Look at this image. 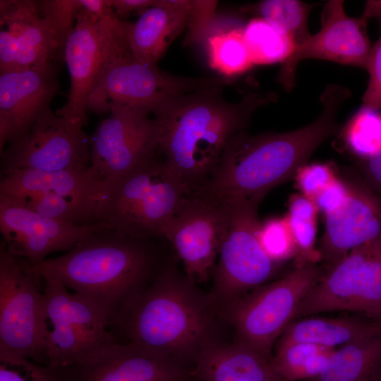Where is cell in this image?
Returning <instances> with one entry per match:
<instances>
[{"mask_svg": "<svg viewBox=\"0 0 381 381\" xmlns=\"http://www.w3.org/2000/svg\"><path fill=\"white\" fill-rule=\"evenodd\" d=\"M159 154L121 179L100 206V220L141 239H164L163 231L189 192Z\"/></svg>", "mask_w": 381, "mask_h": 381, "instance_id": "6", "label": "cell"}, {"mask_svg": "<svg viewBox=\"0 0 381 381\" xmlns=\"http://www.w3.org/2000/svg\"><path fill=\"white\" fill-rule=\"evenodd\" d=\"M156 2L157 0H109L115 14L121 20L133 13L140 15Z\"/></svg>", "mask_w": 381, "mask_h": 381, "instance_id": "42", "label": "cell"}, {"mask_svg": "<svg viewBox=\"0 0 381 381\" xmlns=\"http://www.w3.org/2000/svg\"><path fill=\"white\" fill-rule=\"evenodd\" d=\"M318 212L315 202L303 194L290 196L285 217L296 246V266L316 264L322 260L319 250L315 248Z\"/></svg>", "mask_w": 381, "mask_h": 381, "instance_id": "31", "label": "cell"}, {"mask_svg": "<svg viewBox=\"0 0 381 381\" xmlns=\"http://www.w3.org/2000/svg\"><path fill=\"white\" fill-rule=\"evenodd\" d=\"M222 89L192 92L150 111L157 125L159 153L189 195L207 183L229 140L245 131L256 111L277 99L273 92H250L229 102Z\"/></svg>", "mask_w": 381, "mask_h": 381, "instance_id": "2", "label": "cell"}, {"mask_svg": "<svg viewBox=\"0 0 381 381\" xmlns=\"http://www.w3.org/2000/svg\"><path fill=\"white\" fill-rule=\"evenodd\" d=\"M260 202L244 199L229 202V224L212 273L213 286L209 294L218 312L265 284L279 267L280 264L266 253L259 240Z\"/></svg>", "mask_w": 381, "mask_h": 381, "instance_id": "8", "label": "cell"}, {"mask_svg": "<svg viewBox=\"0 0 381 381\" xmlns=\"http://www.w3.org/2000/svg\"><path fill=\"white\" fill-rule=\"evenodd\" d=\"M314 6L298 0H264L245 5L240 10L257 15L258 18L291 35L298 45L311 35L308 19Z\"/></svg>", "mask_w": 381, "mask_h": 381, "instance_id": "30", "label": "cell"}, {"mask_svg": "<svg viewBox=\"0 0 381 381\" xmlns=\"http://www.w3.org/2000/svg\"><path fill=\"white\" fill-rule=\"evenodd\" d=\"M335 349L307 343L277 348L271 365L282 381L315 379L323 370Z\"/></svg>", "mask_w": 381, "mask_h": 381, "instance_id": "28", "label": "cell"}, {"mask_svg": "<svg viewBox=\"0 0 381 381\" xmlns=\"http://www.w3.org/2000/svg\"><path fill=\"white\" fill-rule=\"evenodd\" d=\"M270 361L238 342L212 341L200 352L190 373L202 381H282Z\"/></svg>", "mask_w": 381, "mask_h": 381, "instance_id": "23", "label": "cell"}, {"mask_svg": "<svg viewBox=\"0 0 381 381\" xmlns=\"http://www.w3.org/2000/svg\"><path fill=\"white\" fill-rule=\"evenodd\" d=\"M360 176L368 186L381 196V153L362 160H357Z\"/></svg>", "mask_w": 381, "mask_h": 381, "instance_id": "41", "label": "cell"}, {"mask_svg": "<svg viewBox=\"0 0 381 381\" xmlns=\"http://www.w3.org/2000/svg\"><path fill=\"white\" fill-rule=\"evenodd\" d=\"M8 198L44 217L62 222L89 224L101 222L98 204L85 198L47 193Z\"/></svg>", "mask_w": 381, "mask_h": 381, "instance_id": "29", "label": "cell"}, {"mask_svg": "<svg viewBox=\"0 0 381 381\" xmlns=\"http://www.w3.org/2000/svg\"><path fill=\"white\" fill-rule=\"evenodd\" d=\"M338 176L334 168L327 163L305 164L297 169L294 179L301 193L311 200Z\"/></svg>", "mask_w": 381, "mask_h": 381, "instance_id": "39", "label": "cell"}, {"mask_svg": "<svg viewBox=\"0 0 381 381\" xmlns=\"http://www.w3.org/2000/svg\"><path fill=\"white\" fill-rule=\"evenodd\" d=\"M47 365L68 367L96 349L117 340L95 305L59 281L42 277Z\"/></svg>", "mask_w": 381, "mask_h": 381, "instance_id": "12", "label": "cell"}, {"mask_svg": "<svg viewBox=\"0 0 381 381\" xmlns=\"http://www.w3.org/2000/svg\"><path fill=\"white\" fill-rule=\"evenodd\" d=\"M321 276L313 263L296 266L279 279L246 294L220 313L234 328L236 342L271 360L272 347Z\"/></svg>", "mask_w": 381, "mask_h": 381, "instance_id": "7", "label": "cell"}, {"mask_svg": "<svg viewBox=\"0 0 381 381\" xmlns=\"http://www.w3.org/2000/svg\"><path fill=\"white\" fill-rule=\"evenodd\" d=\"M381 371V334L334 350L315 381H375Z\"/></svg>", "mask_w": 381, "mask_h": 381, "instance_id": "26", "label": "cell"}, {"mask_svg": "<svg viewBox=\"0 0 381 381\" xmlns=\"http://www.w3.org/2000/svg\"><path fill=\"white\" fill-rule=\"evenodd\" d=\"M192 4V0H157L135 23L127 22V40L134 58L157 65L187 25Z\"/></svg>", "mask_w": 381, "mask_h": 381, "instance_id": "22", "label": "cell"}, {"mask_svg": "<svg viewBox=\"0 0 381 381\" xmlns=\"http://www.w3.org/2000/svg\"><path fill=\"white\" fill-rule=\"evenodd\" d=\"M65 368V381H183L184 365L132 342L115 340Z\"/></svg>", "mask_w": 381, "mask_h": 381, "instance_id": "18", "label": "cell"}, {"mask_svg": "<svg viewBox=\"0 0 381 381\" xmlns=\"http://www.w3.org/2000/svg\"><path fill=\"white\" fill-rule=\"evenodd\" d=\"M43 279L0 243V350L47 364Z\"/></svg>", "mask_w": 381, "mask_h": 381, "instance_id": "9", "label": "cell"}, {"mask_svg": "<svg viewBox=\"0 0 381 381\" xmlns=\"http://www.w3.org/2000/svg\"><path fill=\"white\" fill-rule=\"evenodd\" d=\"M344 176L349 186V197L341 209L324 216L319 251L327 267L381 234V196L360 175Z\"/></svg>", "mask_w": 381, "mask_h": 381, "instance_id": "20", "label": "cell"}, {"mask_svg": "<svg viewBox=\"0 0 381 381\" xmlns=\"http://www.w3.org/2000/svg\"><path fill=\"white\" fill-rule=\"evenodd\" d=\"M109 112L90 139V170L100 206L121 179L159 154L157 125L149 110L113 105Z\"/></svg>", "mask_w": 381, "mask_h": 381, "instance_id": "11", "label": "cell"}, {"mask_svg": "<svg viewBox=\"0 0 381 381\" xmlns=\"http://www.w3.org/2000/svg\"><path fill=\"white\" fill-rule=\"evenodd\" d=\"M361 16L368 21L376 19L380 26V36L372 46L366 68L370 77L362 106L381 109V0L367 1Z\"/></svg>", "mask_w": 381, "mask_h": 381, "instance_id": "36", "label": "cell"}, {"mask_svg": "<svg viewBox=\"0 0 381 381\" xmlns=\"http://www.w3.org/2000/svg\"><path fill=\"white\" fill-rule=\"evenodd\" d=\"M184 381V380H183Z\"/></svg>", "mask_w": 381, "mask_h": 381, "instance_id": "45", "label": "cell"}, {"mask_svg": "<svg viewBox=\"0 0 381 381\" xmlns=\"http://www.w3.org/2000/svg\"><path fill=\"white\" fill-rule=\"evenodd\" d=\"M231 83L224 78L176 75L157 65L136 59L131 52L124 27L111 44L88 97L87 109L105 113L113 105H125L150 111L186 94L222 88Z\"/></svg>", "mask_w": 381, "mask_h": 381, "instance_id": "5", "label": "cell"}, {"mask_svg": "<svg viewBox=\"0 0 381 381\" xmlns=\"http://www.w3.org/2000/svg\"><path fill=\"white\" fill-rule=\"evenodd\" d=\"M0 25L17 42L16 68L49 65L61 54L55 32L38 1L1 0Z\"/></svg>", "mask_w": 381, "mask_h": 381, "instance_id": "21", "label": "cell"}, {"mask_svg": "<svg viewBox=\"0 0 381 381\" xmlns=\"http://www.w3.org/2000/svg\"><path fill=\"white\" fill-rule=\"evenodd\" d=\"M160 240L125 236L108 226L34 269L92 303L111 324L158 272L166 258Z\"/></svg>", "mask_w": 381, "mask_h": 381, "instance_id": "4", "label": "cell"}, {"mask_svg": "<svg viewBox=\"0 0 381 381\" xmlns=\"http://www.w3.org/2000/svg\"><path fill=\"white\" fill-rule=\"evenodd\" d=\"M244 27L218 25L203 42L210 67L226 76L241 73L254 66L243 33Z\"/></svg>", "mask_w": 381, "mask_h": 381, "instance_id": "27", "label": "cell"}, {"mask_svg": "<svg viewBox=\"0 0 381 381\" xmlns=\"http://www.w3.org/2000/svg\"><path fill=\"white\" fill-rule=\"evenodd\" d=\"M47 193L85 198L100 207L97 186L90 168L59 171L18 169L1 176V197L16 198Z\"/></svg>", "mask_w": 381, "mask_h": 381, "instance_id": "24", "label": "cell"}, {"mask_svg": "<svg viewBox=\"0 0 381 381\" xmlns=\"http://www.w3.org/2000/svg\"><path fill=\"white\" fill-rule=\"evenodd\" d=\"M124 23L117 16L99 20L82 8L77 14L62 52L70 75V90L66 102L56 114L78 128H83L87 123L88 97Z\"/></svg>", "mask_w": 381, "mask_h": 381, "instance_id": "14", "label": "cell"}, {"mask_svg": "<svg viewBox=\"0 0 381 381\" xmlns=\"http://www.w3.org/2000/svg\"><path fill=\"white\" fill-rule=\"evenodd\" d=\"M230 214L229 203L188 195L164 229L163 238L182 262L184 273L196 284L212 276Z\"/></svg>", "mask_w": 381, "mask_h": 381, "instance_id": "13", "label": "cell"}, {"mask_svg": "<svg viewBox=\"0 0 381 381\" xmlns=\"http://www.w3.org/2000/svg\"><path fill=\"white\" fill-rule=\"evenodd\" d=\"M243 33L254 65L283 63L297 45L291 35L260 18L250 20L244 27Z\"/></svg>", "mask_w": 381, "mask_h": 381, "instance_id": "32", "label": "cell"}, {"mask_svg": "<svg viewBox=\"0 0 381 381\" xmlns=\"http://www.w3.org/2000/svg\"><path fill=\"white\" fill-rule=\"evenodd\" d=\"M375 381H381V371L378 374L377 377H376Z\"/></svg>", "mask_w": 381, "mask_h": 381, "instance_id": "44", "label": "cell"}, {"mask_svg": "<svg viewBox=\"0 0 381 381\" xmlns=\"http://www.w3.org/2000/svg\"><path fill=\"white\" fill-rule=\"evenodd\" d=\"M65 368L0 350V381H65Z\"/></svg>", "mask_w": 381, "mask_h": 381, "instance_id": "34", "label": "cell"}, {"mask_svg": "<svg viewBox=\"0 0 381 381\" xmlns=\"http://www.w3.org/2000/svg\"><path fill=\"white\" fill-rule=\"evenodd\" d=\"M258 237L270 258L277 263L296 257V246L288 221L272 217L260 223Z\"/></svg>", "mask_w": 381, "mask_h": 381, "instance_id": "35", "label": "cell"}, {"mask_svg": "<svg viewBox=\"0 0 381 381\" xmlns=\"http://www.w3.org/2000/svg\"><path fill=\"white\" fill-rule=\"evenodd\" d=\"M351 95L346 87L328 85L320 98V116L308 125L283 133H237L226 145L207 183L193 194L221 202H261L270 190L294 177L326 140L339 134L337 114Z\"/></svg>", "mask_w": 381, "mask_h": 381, "instance_id": "1", "label": "cell"}, {"mask_svg": "<svg viewBox=\"0 0 381 381\" xmlns=\"http://www.w3.org/2000/svg\"><path fill=\"white\" fill-rule=\"evenodd\" d=\"M39 9L44 18L51 24L61 54L65 42L74 28L76 16L81 9L78 0L38 1Z\"/></svg>", "mask_w": 381, "mask_h": 381, "instance_id": "37", "label": "cell"}, {"mask_svg": "<svg viewBox=\"0 0 381 381\" xmlns=\"http://www.w3.org/2000/svg\"><path fill=\"white\" fill-rule=\"evenodd\" d=\"M204 294L167 256L150 284L109 325L114 337L168 356L181 364L195 361L212 341L215 312Z\"/></svg>", "mask_w": 381, "mask_h": 381, "instance_id": "3", "label": "cell"}, {"mask_svg": "<svg viewBox=\"0 0 381 381\" xmlns=\"http://www.w3.org/2000/svg\"><path fill=\"white\" fill-rule=\"evenodd\" d=\"M346 148L357 160L381 153V109L361 106L339 133Z\"/></svg>", "mask_w": 381, "mask_h": 381, "instance_id": "33", "label": "cell"}, {"mask_svg": "<svg viewBox=\"0 0 381 381\" xmlns=\"http://www.w3.org/2000/svg\"><path fill=\"white\" fill-rule=\"evenodd\" d=\"M109 226L104 222L73 224L44 217L5 197H0L1 242L11 254L35 266L52 253L68 251Z\"/></svg>", "mask_w": 381, "mask_h": 381, "instance_id": "17", "label": "cell"}, {"mask_svg": "<svg viewBox=\"0 0 381 381\" xmlns=\"http://www.w3.org/2000/svg\"><path fill=\"white\" fill-rule=\"evenodd\" d=\"M82 9L85 10L99 20L116 17L109 0H78Z\"/></svg>", "mask_w": 381, "mask_h": 381, "instance_id": "43", "label": "cell"}, {"mask_svg": "<svg viewBox=\"0 0 381 381\" xmlns=\"http://www.w3.org/2000/svg\"><path fill=\"white\" fill-rule=\"evenodd\" d=\"M90 167V143L83 128L51 109L1 153V176L18 169L59 171Z\"/></svg>", "mask_w": 381, "mask_h": 381, "instance_id": "15", "label": "cell"}, {"mask_svg": "<svg viewBox=\"0 0 381 381\" xmlns=\"http://www.w3.org/2000/svg\"><path fill=\"white\" fill-rule=\"evenodd\" d=\"M217 1L194 0L188 16L186 42L203 44L211 30L217 23Z\"/></svg>", "mask_w": 381, "mask_h": 381, "instance_id": "38", "label": "cell"}, {"mask_svg": "<svg viewBox=\"0 0 381 381\" xmlns=\"http://www.w3.org/2000/svg\"><path fill=\"white\" fill-rule=\"evenodd\" d=\"M342 0L328 1L321 13V28L298 44L280 68L278 82L286 91L295 85L298 64L306 59L330 61L367 68L372 46L367 34L368 20L348 16Z\"/></svg>", "mask_w": 381, "mask_h": 381, "instance_id": "16", "label": "cell"}, {"mask_svg": "<svg viewBox=\"0 0 381 381\" xmlns=\"http://www.w3.org/2000/svg\"><path fill=\"white\" fill-rule=\"evenodd\" d=\"M333 311L362 313L381 322V234L327 267L293 321Z\"/></svg>", "mask_w": 381, "mask_h": 381, "instance_id": "10", "label": "cell"}, {"mask_svg": "<svg viewBox=\"0 0 381 381\" xmlns=\"http://www.w3.org/2000/svg\"><path fill=\"white\" fill-rule=\"evenodd\" d=\"M350 195L349 183L344 176H339L331 183L320 191L313 201L324 216L341 209Z\"/></svg>", "mask_w": 381, "mask_h": 381, "instance_id": "40", "label": "cell"}, {"mask_svg": "<svg viewBox=\"0 0 381 381\" xmlns=\"http://www.w3.org/2000/svg\"><path fill=\"white\" fill-rule=\"evenodd\" d=\"M381 334V322L355 318L306 317L292 321L277 342V348L307 343L334 348Z\"/></svg>", "mask_w": 381, "mask_h": 381, "instance_id": "25", "label": "cell"}, {"mask_svg": "<svg viewBox=\"0 0 381 381\" xmlns=\"http://www.w3.org/2000/svg\"><path fill=\"white\" fill-rule=\"evenodd\" d=\"M58 88L53 64L0 73V153L49 109Z\"/></svg>", "mask_w": 381, "mask_h": 381, "instance_id": "19", "label": "cell"}]
</instances>
